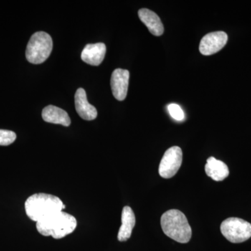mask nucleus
I'll list each match as a JSON object with an SVG mask.
<instances>
[{
  "instance_id": "2",
  "label": "nucleus",
  "mask_w": 251,
  "mask_h": 251,
  "mask_svg": "<svg viewBox=\"0 0 251 251\" xmlns=\"http://www.w3.org/2000/svg\"><path fill=\"white\" fill-rule=\"evenodd\" d=\"M77 227V220L74 216L63 211L36 222V229L42 235L52 236L54 239H62L72 234Z\"/></svg>"
},
{
  "instance_id": "5",
  "label": "nucleus",
  "mask_w": 251,
  "mask_h": 251,
  "mask_svg": "<svg viewBox=\"0 0 251 251\" xmlns=\"http://www.w3.org/2000/svg\"><path fill=\"white\" fill-rule=\"evenodd\" d=\"M221 232L229 242L239 244L251 237V224L239 218H229L221 224Z\"/></svg>"
},
{
  "instance_id": "15",
  "label": "nucleus",
  "mask_w": 251,
  "mask_h": 251,
  "mask_svg": "<svg viewBox=\"0 0 251 251\" xmlns=\"http://www.w3.org/2000/svg\"><path fill=\"white\" fill-rule=\"evenodd\" d=\"M16 139V134L14 131L0 129V146H8Z\"/></svg>"
},
{
  "instance_id": "9",
  "label": "nucleus",
  "mask_w": 251,
  "mask_h": 251,
  "mask_svg": "<svg viewBox=\"0 0 251 251\" xmlns=\"http://www.w3.org/2000/svg\"><path fill=\"white\" fill-rule=\"evenodd\" d=\"M75 105L77 114L83 120L92 121L97 118V109L89 103L83 88H79L75 92Z\"/></svg>"
},
{
  "instance_id": "14",
  "label": "nucleus",
  "mask_w": 251,
  "mask_h": 251,
  "mask_svg": "<svg viewBox=\"0 0 251 251\" xmlns=\"http://www.w3.org/2000/svg\"><path fill=\"white\" fill-rule=\"evenodd\" d=\"M42 117L43 120L46 122L61 125L64 126H69L72 122L70 117L65 110L54 105H49L44 108Z\"/></svg>"
},
{
  "instance_id": "16",
  "label": "nucleus",
  "mask_w": 251,
  "mask_h": 251,
  "mask_svg": "<svg viewBox=\"0 0 251 251\" xmlns=\"http://www.w3.org/2000/svg\"><path fill=\"white\" fill-rule=\"evenodd\" d=\"M168 112L170 115L176 121H182L184 120L185 115L182 109L179 105L176 103L170 104L168 106Z\"/></svg>"
},
{
  "instance_id": "3",
  "label": "nucleus",
  "mask_w": 251,
  "mask_h": 251,
  "mask_svg": "<svg viewBox=\"0 0 251 251\" xmlns=\"http://www.w3.org/2000/svg\"><path fill=\"white\" fill-rule=\"evenodd\" d=\"M161 225L165 234L173 240L181 244H186L191 240L192 229L187 218L181 211H167L161 216Z\"/></svg>"
},
{
  "instance_id": "13",
  "label": "nucleus",
  "mask_w": 251,
  "mask_h": 251,
  "mask_svg": "<svg viewBox=\"0 0 251 251\" xmlns=\"http://www.w3.org/2000/svg\"><path fill=\"white\" fill-rule=\"evenodd\" d=\"M205 173L208 176L216 181H223L228 176L229 168L224 162L211 156L205 165Z\"/></svg>"
},
{
  "instance_id": "8",
  "label": "nucleus",
  "mask_w": 251,
  "mask_h": 251,
  "mask_svg": "<svg viewBox=\"0 0 251 251\" xmlns=\"http://www.w3.org/2000/svg\"><path fill=\"white\" fill-rule=\"evenodd\" d=\"M130 74L128 70L117 69L112 72L110 85L114 97L118 100H124L128 92Z\"/></svg>"
},
{
  "instance_id": "11",
  "label": "nucleus",
  "mask_w": 251,
  "mask_h": 251,
  "mask_svg": "<svg viewBox=\"0 0 251 251\" xmlns=\"http://www.w3.org/2000/svg\"><path fill=\"white\" fill-rule=\"evenodd\" d=\"M138 16L153 35L159 36L163 34V23L156 13L148 9H141L138 11Z\"/></svg>"
},
{
  "instance_id": "6",
  "label": "nucleus",
  "mask_w": 251,
  "mask_h": 251,
  "mask_svg": "<svg viewBox=\"0 0 251 251\" xmlns=\"http://www.w3.org/2000/svg\"><path fill=\"white\" fill-rule=\"evenodd\" d=\"M182 150L179 147L174 146L165 152L160 163L158 173L165 179L173 177L179 171L182 163Z\"/></svg>"
},
{
  "instance_id": "4",
  "label": "nucleus",
  "mask_w": 251,
  "mask_h": 251,
  "mask_svg": "<svg viewBox=\"0 0 251 251\" xmlns=\"http://www.w3.org/2000/svg\"><path fill=\"white\" fill-rule=\"evenodd\" d=\"M52 46V38L48 33L37 31L31 36L28 43L26 58L31 64H41L50 55Z\"/></svg>"
},
{
  "instance_id": "1",
  "label": "nucleus",
  "mask_w": 251,
  "mask_h": 251,
  "mask_svg": "<svg viewBox=\"0 0 251 251\" xmlns=\"http://www.w3.org/2000/svg\"><path fill=\"white\" fill-rule=\"evenodd\" d=\"M62 201L57 196L36 193L27 198L25 204L26 214L33 221L39 222L63 210Z\"/></svg>"
},
{
  "instance_id": "7",
  "label": "nucleus",
  "mask_w": 251,
  "mask_h": 251,
  "mask_svg": "<svg viewBox=\"0 0 251 251\" xmlns=\"http://www.w3.org/2000/svg\"><path fill=\"white\" fill-rule=\"evenodd\" d=\"M227 34L224 31L209 33L202 38L200 43V52L203 55H211L224 49L227 42Z\"/></svg>"
},
{
  "instance_id": "12",
  "label": "nucleus",
  "mask_w": 251,
  "mask_h": 251,
  "mask_svg": "<svg viewBox=\"0 0 251 251\" xmlns=\"http://www.w3.org/2000/svg\"><path fill=\"white\" fill-rule=\"evenodd\" d=\"M122 224L117 239L120 242H126L130 239L135 225L134 212L130 206H126L122 209Z\"/></svg>"
},
{
  "instance_id": "10",
  "label": "nucleus",
  "mask_w": 251,
  "mask_h": 251,
  "mask_svg": "<svg viewBox=\"0 0 251 251\" xmlns=\"http://www.w3.org/2000/svg\"><path fill=\"white\" fill-rule=\"evenodd\" d=\"M106 52V46L103 43L87 44L81 54L83 62L92 66H99L103 62Z\"/></svg>"
}]
</instances>
